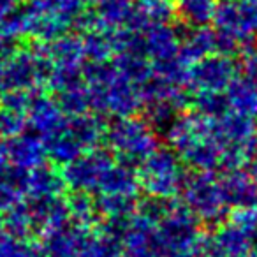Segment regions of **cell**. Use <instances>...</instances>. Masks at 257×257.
<instances>
[{
  "label": "cell",
  "instance_id": "cell-5",
  "mask_svg": "<svg viewBox=\"0 0 257 257\" xmlns=\"http://www.w3.org/2000/svg\"><path fill=\"white\" fill-rule=\"evenodd\" d=\"M227 106L232 113L246 118H257V86L250 81H234L225 90Z\"/></svg>",
  "mask_w": 257,
  "mask_h": 257
},
{
  "label": "cell",
  "instance_id": "cell-8",
  "mask_svg": "<svg viewBox=\"0 0 257 257\" xmlns=\"http://www.w3.org/2000/svg\"><path fill=\"white\" fill-rule=\"evenodd\" d=\"M250 166H252V175L255 176V180H257V150L253 152L252 159H250Z\"/></svg>",
  "mask_w": 257,
  "mask_h": 257
},
{
  "label": "cell",
  "instance_id": "cell-2",
  "mask_svg": "<svg viewBox=\"0 0 257 257\" xmlns=\"http://www.w3.org/2000/svg\"><path fill=\"white\" fill-rule=\"evenodd\" d=\"M194 81L203 93H220L236 81V65L225 55L204 58L194 72Z\"/></svg>",
  "mask_w": 257,
  "mask_h": 257
},
{
  "label": "cell",
  "instance_id": "cell-1",
  "mask_svg": "<svg viewBox=\"0 0 257 257\" xmlns=\"http://www.w3.org/2000/svg\"><path fill=\"white\" fill-rule=\"evenodd\" d=\"M215 22L218 27V50L231 53L248 46L257 34V0H222Z\"/></svg>",
  "mask_w": 257,
  "mask_h": 257
},
{
  "label": "cell",
  "instance_id": "cell-3",
  "mask_svg": "<svg viewBox=\"0 0 257 257\" xmlns=\"http://www.w3.org/2000/svg\"><path fill=\"white\" fill-rule=\"evenodd\" d=\"M189 194L190 203L194 206L192 210H196L206 220H217L227 206L222 185L210 176H201L194 180Z\"/></svg>",
  "mask_w": 257,
  "mask_h": 257
},
{
  "label": "cell",
  "instance_id": "cell-7",
  "mask_svg": "<svg viewBox=\"0 0 257 257\" xmlns=\"http://www.w3.org/2000/svg\"><path fill=\"white\" fill-rule=\"evenodd\" d=\"M243 74L245 79L250 81L253 86H257V51L250 50L243 58Z\"/></svg>",
  "mask_w": 257,
  "mask_h": 257
},
{
  "label": "cell",
  "instance_id": "cell-4",
  "mask_svg": "<svg viewBox=\"0 0 257 257\" xmlns=\"http://www.w3.org/2000/svg\"><path fill=\"white\" fill-rule=\"evenodd\" d=\"M220 185L227 206H232L234 210L257 206V180L253 175L231 169V173L222 180Z\"/></svg>",
  "mask_w": 257,
  "mask_h": 257
},
{
  "label": "cell",
  "instance_id": "cell-6",
  "mask_svg": "<svg viewBox=\"0 0 257 257\" xmlns=\"http://www.w3.org/2000/svg\"><path fill=\"white\" fill-rule=\"evenodd\" d=\"M180 13L192 25H204L215 20L218 0H180Z\"/></svg>",
  "mask_w": 257,
  "mask_h": 257
}]
</instances>
